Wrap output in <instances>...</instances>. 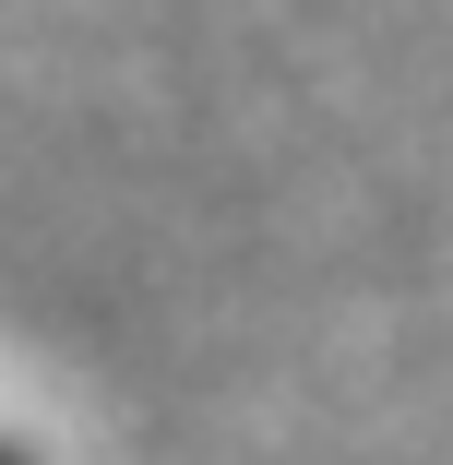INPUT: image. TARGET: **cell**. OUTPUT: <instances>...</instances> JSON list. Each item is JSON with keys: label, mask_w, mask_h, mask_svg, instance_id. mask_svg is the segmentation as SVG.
I'll list each match as a JSON object with an SVG mask.
<instances>
[{"label": "cell", "mask_w": 453, "mask_h": 465, "mask_svg": "<svg viewBox=\"0 0 453 465\" xmlns=\"http://www.w3.org/2000/svg\"><path fill=\"white\" fill-rule=\"evenodd\" d=\"M0 465H25V453H13V441H0Z\"/></svg>", "instance_id": "6da1fadb"}]
</instances>
